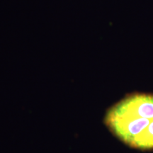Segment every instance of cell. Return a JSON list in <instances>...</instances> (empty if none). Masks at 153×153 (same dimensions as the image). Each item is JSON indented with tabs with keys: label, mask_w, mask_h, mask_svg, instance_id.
Segmentation results:
<instances>
[{
	"label": "cell",
	"mask_w": 153,
	"mask_h": 153,
	"mask_svg": "<svg viewBox=\"0 0 153 153\" xmlns=\"http://www.w3.org/2000/svg\"><path fill=\"white\" fill-rule=\"evenodd\" d=\"M152 121V94L126 96L108 109L104 117L108 130L131 148Z\"/></svg>",
	"instance_id": "cell-1"
},
{
	"label": "cell",
	"mask_w": 153,
	"mask_h": 153,
	"mask_svg": "<svg viewBox=\"0 0 153 153\" xmlns=\"http://www.w3.org/2000/svg\"><path fill=\"white\" fill-rule=\"evenodd\" d=\"M132 148L140 150H153V121L137 138Z\"/></svg>",
	"instance_id": "cell-2"
}]
</instances>
